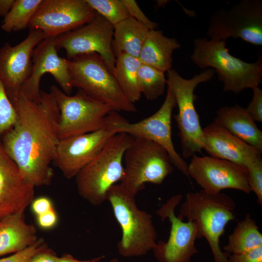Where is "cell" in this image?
<instances>
[{
	"instance_id": "6da1fadb",
	"label": "cell",
	"mask_w": 262,
	"mask_h": 262,
	"mask_svg": "<svg viewBox=\"0 0 262 262\" xmlns=\"http://www.w3.org/2000/svg\"><path fill=\"white\" fill-rule=\"evenodd\" d=\"M11 102L16 119L4 134L2 145L30 184L34 187L49 185L53 176L51 164L60 140L57 103L50 92L42 90L38 102L21 92Z\"/></svg>"
},
{
	"instance_id": "7a4b0ae2",
	"label": "cell",
	"mask_w": 262,
	"mask_h": 262,
	"mask_svg": "<svg viewBox=\"0 0 262 262\" xmlns=\"http://www.w3.org/2000/svg\"><path fill=\"white\" fill-rule=\"evenodd\" d=\"M193 45L192 62L200 68L214 69L223 83L224 91L237 94L262 82L261 57L254 63L245 62L230 54L223 40L198 37Z\"/></svg>"
},
{
	"instance_id": "3957f363",
	"label": "cell",
	"mask_w": 262,
	"mask_h": 262,
	"mask_svg": "<svg viewBox=\"0 0 262 262\" xmlns=\"http://www.w3.org/2000/svg\"><path fill=\"white\" fill-rule=\"evenodd\" d=\"M235 207L229 195L209 193L202 189L188 193L180 206L179 216L196 223L199 238L207 240L214 262H229V254L222 250L220 238L228 223L235 219Z\"/></svg>"
},
{
	"instance_id": "277c9868",
	"label": "cell",
	"mask_w": 262,
	"mask_h": 262,
	"mask_svg": "<svg viewBox=\"0 0 262 262\" xmlns=\"http://www.w3.org/2000/svg\"><path fill=\"white\" fill-rule=\"evenodd\" d=\"M132 137L125 133L113 136L97 155L75 177L80 195L98 206L107 200L109 189L124 173L123 158Z\"/></svg>"
},
{
	"instance_id": "5b68a950",
	"label": "cell",
	"mask_w": 262,
	"mask_h": 262,
	"mask_svg": "<svg viewBox=\"0 0 262 262\" xmlns=\"http://www.w3.org/2000/svg\"><path fill=\"white\" fill-rule=\"evenodd\" d=\"M107 200L122 230L117 245L119 254L130 258L143 256L152 250L157 242L152 217L138 208L135 196L129 194L120 184H115L109 189Z\"/></svg>"
},
{
	"instance_id": "8992f818",
	"label": "cell",
	"mask_w": 262,
	"mask_h": 262,
	"mask_svg": "<svg viewBox=\"0 0 262 262\" xmlns=\"http://www.w3.org/2000/svg\"><path fill=\"white\" fill-rule=\"evenodd\" d=\"M67 61L74 87L108 105L114 111H137L120 88L112 70L99 55L86 54L67 59Z\"/></svg>"
},
{
	"instance_id": "52a82bcc",
	"label": "cell",
	"mask_w": 262,
	"mask_h": 262,
	"mask_svg": "<svg viewBox=\"0 0 262 262\" xmlns=\"http://www.w3.org/2000/svg\"><path fill=\"white\" fill-rule=\"evenodd\" d=\"M215 73L214 69L207 68L186 79L175 69L167 71L166 84L173 93L178 107V113L174 117L179 130L183 158L192 157L204 148L203 129L195 106L194 91L199 84L210 81Z\"/></svg>"
},
{
	"instance_id": "ba28073f",
	"label": "cell",
	"mask_w": 262,
	"mask_h": 262,
	"mask_svg": "<svg viewBox=\"0 0 262 262\" xmlns=\"http://www.w3.org/2000/svg\"><path fill=\"white\" fill-rule=\"evenodd\" d=\"M123 162L124 173L120 185L135 197L144 189L146 183L161 184L173 170L170 157L164 148L139 137H132Z\"/></svg>"
},
{
	"instance_id": "9c48e42d",
	"label": "cell",
	"mask_w": 262,
	"mask_h": 262,
	"mask_svg": "<svg viewBox=\"0 0 262 262\" xmlns=\"http://www.w3.org/2000/svg\"><path fill=\"white\" fill-rule=\"evenodd\" d=\"M58 105L60 117V139L97 131L106 125L108 115L113 111L108 105L97 100L79 90L67 95L55 85L50 92Z\"/></svg>"
},
{
	"instance_id": "30bf717a",
	"label": "cell",
	"mask_w": 262,
	"mask_h": 262,
	"mask_svg": "<svg viewBox=\"0 0 262 262\" xmlns=\"http://www.w3.org/2000/svg\"><path fill=\"white\" fill-rule=\"evenodd\" d=\"M176 106L173 94L168 87L163 103L151 116L137 122L130 123L117 112L112 111L109 115V123L116 133H125L132 137H142L162 146L168 153L173 165L189 177L188 164L176 151L172 139V115Z\"/></svg>"
},
{
	"instance_id": "8fae6325",
	"label": "cell",
	"mask_w": 262,
	"mask_h": 262,
	"mask_svg": "<svg viewBox=\"0 0 262 262\" xmlns=\"http://www.w3.org/2000/svg\"><path fill=\"white\" fill-rule=\"evenodd\" d=\"M207 35L211 39L240 38L262 46V0H242L229 8L217 10L209 20Z\"/></svg>"
},
{
	"instance_id": "7c38bea8",
	"label": "cell",
	"mask_w": 262,
	"mask_h": 262,
	"mask_svg": "<svg viewBox=\"0 0 262 262\" xmlns=\"http://www.w3.org/2000/svg\"><path fill=\"white\" fill-rule=\"evenodd\" d=\"M182 199L181 195H175L156 211L162 222L168 219L170 223L167 241H157L152 249L158 262H191L192 257L198 253L196 246V241L199 239L196 223L184 222L175 214V209Z\"/></svg>"
},
{
	"instance_id": "4fadbf2b",
	"label": "cell",
	"mask_w": 262,
	"mask_h": 262,
	"mask_svg": "<svg viewBox=\"0 0 262 262\" xmlns=\"http://www.w3.org/2000/svg\"><path fill=\"white\" fill-rule=\"evenodd\" d=\"M97 13L85 0H42L28 26L55 38L91 21Z\"/></svg>"
},
{
	"instance_id": "5bb4252c",
	"label": "cell",
	"mask_w": 262,
	"mask_h": 262,
	"mask_svg": "<svg viewBox=\"0 0 262 262\" xmlns=\"http://www.w3.org/2000/svg\"><path fill=\"white\" fill-rule=\"evenodd\" d=\"M114 26L97 13L89 23L55 38L57 49H64L67 59L96 53L112 70L116 57L112 48Z\"/></svg>"
},
{
	"instance_id": "9a60e30c",
	"label": "cell",
	"mask_w": 262,
	"mask_h": 262,
	"mask_svg": "<svg viewBox=\"0 0 262 262\" xmlns=\"http://www.w3.org/2000/svg\"><path fill=\"white\" fill-rule=\"evenodd\" d=\"M188 174L202 190L209 193L218 194L226 189L238 190L246 194L251 192L246 169L227 160L194 155L188 165Z\"/></svg>"
},
{
	"instance_id": "2e32d148",
	"label": "cell",
	"mask_w": 262,
	"mask_h": 262,
	"mask_svg": "<svg viewBox=\"0 0 262 262\" xmlns=\"http://www.w3.org/2000/svg\"><path fill=\"white\" fill-rule=\"evenodd\" d=\"M116 133L108 116L106 125L100 130L60 139L53 163L66 178L75 177Z\"/></svg>"
},
{
	"instance_id": "e0dca14e",
	"label": "cell",
	"mask_w": 262,
	"mask_h": 262,
	"mask_svg": "<svg viewBox=\"0 0 262 262\" xmlns=\"http://www.w3.org/2000/svg\"><path fill=\"white\" fill-rule=\"evenodd\" d=\"M44 39L40 30H30L27 37L19 44L12 46L5 43L0 48V81L11 101L17 96L29 78L33 51Z\"/></svg>"
},
{
	"instance_id": "ac0fdd59",
	"label": "cell",
	"mask_w": 262,
	"mask_h": 262,
	"mask_svg": "<svg viewBox=\"0 0 262 262\" xmlns=\"http://www.w3.org/2000/svg\"><path fill=\"white\" fill-rule=\"evenodd\" d=\"M55 38H45L34 48L32 55V73L21 91L29 99L36 102L41 100L40 81L47 73L54 77L66 94L71 95L74 88L67 59L58 55Z\"/></svg>"
},
{
	"instance_id": "d6986e66",
	"label": "cell",
	"mask_w": 262,
	"mask_h": 262,
	"mask_svg": "<svg viewBox=\"0 0 262 262\" xmlns=\"http://www.w3.org/2000/svg\"><path fill=\"white\" fill-rule=\"evenodd\" d=\"M34 188L0 142V220L24 213L34 199Z\"/></svg>"
},
{
	"instance_id": "ffe728a7",
	"label": "cell",
	"mask_w": 262,
	"mask_h": 262,
	"mask_svg": "<svg viewBox=\"0 0 262 262\" xmlns=\"http://www.w3.org/2000/svg\"><path fill=\"white\" fill-rule=\"evenodd\" d=\"M203 149L210 156L227 160L244 167L262 152L233 135L215 121L203 129Z\"/></svg>"
},
{
	"instance_id": "44dd1931",
	"label": "cell",
	"mask_w": 262,
	"mask_h": 262,
	"mask_svg": "<svg viewBox=\"0 0 262 262\" xmlns=\"http://www.w3.org/2000/svg\"><path fill=\"white\" fill-rule=\"evenodd\" d=\"M214 121L262 153V132L246 108L237 104L221 107Z\"/></svg>"
},
{
	"instance_id": "7402d4cb",
	"label": "cell",
	"mask_w": 262,
	"mask_h": 262,
	"mask_svg": "<svg viewBox=\"0 0 262 262\" xmlns=\"http://www.w3.org/2000/svg\"><path fill=\"white\" fill-rule=\"evenodd\" d=\"M23 213L12 214L0 220V256L20 251L38 240L35 228L25 222Z\"/></svg>"
},
{
	"instance_id": "603a6c76",
	"label": "cell",
	"mask_w": 262,
	"mask_h": 262,
	"mask_svg": "<svg viewBox=\"0 0 262 262\" xmlns=\"http://www.w3.org/2000/svg\"><path fill=\"white\" fill-rule=\"evenodd\" d=\"M180 47L177 39L165 36L160 30H150L138 58L142 64L167 72L172 69L174 51Z\"/></svg>"
},
{
	"instance_id": "cb8c5ba5",
	"label": "cell",
	"mask_w": 262,
	"mask_h": 262,
	"mask_svg": "<svg viewBox=\"0 0 262 262\" xmlns=\"http://www.w3.org/2000/svg\"><path fill=\"white\" fill-rule=\"evenodd\" d=\"M149 31L132 17L114 26L112 48L115 57L124 53L138 58Z\"/></svg>"
},
{
	"instance_id": "d4e9b609",
	"label": "cell",
	"mask_w": 262,
	"mask_h": 262,
	"mask_svg": "<svg viewBox=\"0 0 262 262\" xmlns=\"http://www.w3.org/2000/svg\"><path fill=\"white\" fill-rule=\"evenodd\" d=\"M141 62L138 58L122 53L116 56L114 75L123 92L132 103L142 96L138 73Z\"/></svg>"
},
{
	"instance_id": "484cf974",
	"label": "cell",
	"mask_w": 262,
	"mask_h": 262,
	"mask_svg": "<svg viewBox=\"0 0 262 262\" xmlns=\"http://www.w3.org/2000/svg\"><path fill=\"white\" fill-rule=\"evenodd\" d=\"M260 246H262V234L256 221L247 214L229 236L223 250L229 254H239Z\"/></svg>"
},
{
	"instance_id": "4316f807",
	"label": "cell",
	"mask_w": 262,
	"mask_h": 262,
	"mask_svg": "<svg viewBox=\"0 0 262 262\" xmlns=\"http://www.w3.org/2000/svg\"><path fill=\"white\" fill-rule=\"evenodd\" d=\"M42 0H15L4 17L1 28L7 33L24 30L29 23Z\"/></svg>"
},
{
	"instance_id": "83f0119b",
	"label": "cell",
	"mask_w": 262,
	"mask_h": 262,
	"mask_svg": "<svg viewBox=\"0 0 262 262\" xmlns=\"http://www.w3.org/2000/svg\"><path fill=\"white\" fill-rule=\"evenodd\" d=\"M138 78L141 94L147 100H155L164 94L166 84L164 72L141 63Z\"/></svg>"
},
{
	"instance_id": "f1b7e54d",
	"label": "cell",
	"mask_w": 262,
	"mask_h": 262,
	"mask_svg": "<svg viewBox=\"0 0 262 262\" xmlns=\"http://www.w3.org/2000/svg\"><path fill=\"white\" fill-rule=\"evenodd\" d=\"M98 15L113 26L131 17L123 0H85Z\"/></svg>"
},
{
	"instance_id": "f546056e",
	"label": "cell",
	"mask_w": 262,
	"mask_h": 262,
	"mask_svg": "<svg viewBox=\"0 0 262 262\" xmlns=\"http://www.w3.org/2000/svg\"><path fill=\"white\" fill-rule=\"evenodd\" d=\"M16 119V110L0 81V135L9 130Z\"/></svg>"
},
{
	"instance_id": "4dcf8cb0",
	"label": "cell",
	"mask_w": 262,
	"mask_h": 262,
	"mask_svg": "<svg viewBox=\"0 0 262 262\" xmlns=\"http://www.w3.org/2000/svg\"><path fill=\"white\" fill-rule=\"evenodd\" d=\"M248 183L251 191L257 196V202L262 205V158L258 156L246 166Z\"/></svg>"
},
{
	"instance_id": "1f68e13d",
	"label": "cell",
	"mask_w": 262,
	"mask_h": 262,
	"mask_svg": "<svg viewBox=\"0 0 262 262\" xmlns=\"http://www.w3.org/2000/svg\"><path fill=\"white\" fill-rule=\"evenodd\" d=\"M45 247L43 241L38 239L33 245L10 256L0 259V262H29L34 255Z\"/></svg>"
},
{
	"instance_id": "d6a6232c",
	"label": "cell",
	"mask_w": 262,
	"mask_h": 262,
	"mask_svg": "<svg viewBox=\"0 0 262 262\" xmlns=\"http://www.w3.org/2000/svg\"><path fill=\"white\" fill-rule=\"evenodd\" d=\"M129 12L131 17L146 26L149 30H155L158 24L150 20L143 12L134 0H123Z\"/></svg>"
},
{
	"instance_id": "836d02e7",
	"label": "cell",
	"mask_w": 262,
	"mask_h": 262,
	"mask_svg": "<svg viewBox=\"0 0 262 262\" xmlns=\"http://www.w3.org/2000/svg\"><path fill=\"white\" fill-rule=\"evenodd\" d=\"M252 90V99L246 109L255 121L262 122V90L259 86Z\"/></svg>"
},
{
	"instance_id": "e575fe53",
	"label": "cell",
	"mask_w": 262,
	"mask_h": 262,
	"mask_svg": "<svg viewBox=\"0 0 262 262\" xmlns=\"http://www.w3.org/2000/svg\"><path fill=\"white\" fill-rule=\"evenodd\" d=\"M229 262H262V246L239 254H229Z\"/></svg>"
},
{
	"instance_id": "d590c367",
	"label": "cell",
	"mask_w": 262,
	"mask_h": 262,
	"mask_svg": "<svg viewBox=\"0 0 262 262\" xmlns=\"http://www.w3.org/2000/svg\"><path fill=\"white\" fill-rule=\"evenodd\" d=\"M36 218L37 225L44 229H52L58 222V216L54 209L36 216Z\"/></svg>"
},
{
	"instance_id": "8d00e7d4",
	"label": "cell",
	"mask_w": 262,
	"mask_h": 262,
	"mask_svg": "<svg viewBox=\"0 0 262 262\" xmlns=\"http://www.w3.org/2000/svg\"><path fill=\"white\" fill-rule=\"evenodd\" d=\"M31 205V210L36 216L54 209L52 201L46 196L33 199Z\"/></svg>"
},
{
	"instance_id": "74e56055",
	"label": "cell",
	"mask_w": 262,
	"mask_h": 262,
	"mask_svg": "<svg viewBox=\"0 0 262 262\" xmlns=\"http://www.w3.org/2000/svg\"><path fill=\"white\" fill-rule=\"evenodd\" d=\"M58 259L52 250L45 247L34 255L29 262H58Z\"/></svg>"
},
{
	"instance_id": "f35d334b",
	"label": "cell",
	"mask_w": 262,
	"mask_h": 262,
	"mask_svg": "<svg viewBox=\"0 0 262 262\" xmlns=\"http://www.w3.org/2000/svg\"><path fill=\"white\" fill-rule=\"evenodd\" d=\"M15 0H0V16H5L12 8Z\"/></svg>"
},
{
	"instance_id": "ab89813d",
	"label": "cell",
	"mask_w": 262,
	"mask_h": 262,
	"mask_svg": "<svg viewBox=\"0 0 262 262\" xmlns=\"http://www.w3.org/2000/svg\"><path fill=\"white\" fill-rule=\"evenodd\" d=\"M90 260L81 261L75 258L73 256L68 254H65L59 258L58 262H90Z\"/></svg>"
},
{
	"instance_id": "60d3db41",
	"label": "cell",
	"mask_w": 262,
	"mask_h": 262,
	"mask_svg": "<svg viewBox=\"0 0 262 262\" xmlns=\"http://www.w3.org/2000/svg\"><path fill=\"white\" fill-rule=\"evenodd\" d=\"M103 257H104L103 256H100L98 258L91 260L90 262H103L101 261V260ZM107 262H120L118 261V260L117 258H113Z\"/></svg>"
}]
</instances>
